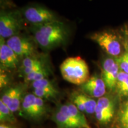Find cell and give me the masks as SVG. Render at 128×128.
<instances>
[{
    "label": "cell",
    "mask_w": 128,
    "mask_h": 128,
    "mask_svg": "<svg viewBox=\"0 0 128 128\" xmlns=\"http://www.w3.org/2000/svg\"><path fill=\"white\" fill-rule=\"evenodd\" d=\"M124 43L125 48H128V26L124 30Z\"/></svg>",
    "instance_id": "cell-26"
},
{
    "label": "cell",
    "mask_w": 128,
    "mask_h": 128,
    "mask_svg": "<svg viewBox=\"0 0 128 128\" xmlns=\"http://www.w3.org/2000/svg\"><path fill=\"white\" fill-rule=\"evenodd\" d=\"M90 38L108 55L114 58L120 56L125 50L124 41L113 32L103 31L96 33Z\"/></svg>",
    "instance_id": "cell-3"
},
{
    "label": "cell",
    "mask_w": 128,
    "mask_h": 128,
    "mask_svg": "<svg viewBox=\"0 0 128 128\" xmlns=\"http://www.w3.org/2000/svg\"><path fill=\"white\" fill-rule=\"evenodd\" d=\"M120 68L114 58H107L102 65V78L106 87L110 90H114L116 88L117 81Z\"/></svg>",
    "instance_id": "cell-6"
},
{
    "label": "cell",
    "mask_w": 128,
    "mask_h": 128,
    "mask_svg": "<svg viewBox=\"0 0 128 128\" xmlns=\"http://www.w3.org/2000/svg\"><path fill=\"white\" fill-rule=\"evenodd\" d=\"M62 77L75 85H82L89 79V69L86 62L79 56L70 57L60 66Z\"/></svg>",
    "instance_id": "cell-2"
},
{
    "label": "cell",
    "mask_w": 128,
    "mask_h": 128,
    "mask_svg": "<svg viewBox=\"0 0 128 128\" xmlns=\"http://www.w3.org/2000/svg\"><path fill=\"white\" fill-rule=\"evenodd\" d=\"M119 124L121 128H128V98L123 103L119 110Z\"/></svg>",
    "instance_id": "cell-19"
},
{
    "label": "cell",
    "mask_w": 128,
    "mask_h": 128,
    "mask_svg": "<svg viewBox=\"0 0 128 128\" xmlns=\"http://www.w3.org/2000/svg\"><path fill=\"white\" fill-rule=\"evenodd\" d=\"M53 118L58 128H81L78 124L72 122L60 110L54 114Z\"/></svg>",
    "instance_id": "cell-14"
},
{
    "label": "cell",
    "mask_w": 128,
    "mask_h": 128,
    "mask_svg": "<svg viewBox=\"0 0 128 128\" xmlns=\"http://www.w3.org/2000/svg\"><path fill=\"white\" fill-rule=\"evenodd\" d=\"M4 38L0 39V62L1 68H16L18 64V56L4 42Z\"/></svg>",
    "instance_id": "cell-11"
},
{
    "label": "cell",
    "mask_w": 128,
    "mask_h": 128,
    "mask_svg": "<svg viewBox=\"0 0 128 128\" xmlns=\"http://www.w3.org/2000/svg\"><path fill=\"white\" fill-rule=\"evenodd\" d=\"M0 128H14L10 124H6V123H1L0 124Z\"/></svg>",
    "instance_id": "cell-27"
},
{
    "label": "cell",
    "mask_w": 128,
    "mask_h": 128,
    "mask_svg": "<svg viewBox=\"0 0 128 128\" xmlns=\"http://www.w3.org/2000/svg\"><path fill=\"white\" fill-rule=\"evenodd\" d=\"M114 113V102L111 97H103L97 102L95 114L96 119L102 124H108Z\"/></svg>",
    "instance_id": "cell-8"
},
{
    "label": "cell",
    "mask_w": 128,
    "mask_h": 128,
    "mask_svg": "<svg viewBox=\"0 0 128 128\" xmlns=\"http://www.w3.org/2000/svg\"><path fill=\"white\" fill-rule=\"evenodd\" d=\"M8 82V79L7 75L1 72V75H0V86H1V88L7 86Z\"/></svg>",
    "instance_id": "cell-25"
},
{
    "label": "cell",
    "mask_w": 128,
    "mask_h": 128,
    "mask_svg": "<svg viewBox=\"0 0 128 128\" xmlns=\"http://www.w3.org/2000/svg\"><path fill=\"white\" fill-rule=\"evenodd\" d=\"M21 28L20 21L12 12H1L0 15V36L10 38L17 35Z\"/></svg>",
    "instance_id": "cell-7"
},
{
    "label": "cell",
    "mask_w": 128,
    "mask_h": 128,
    "mask_svg": "<svg viewBox=\"0 0 128 128\" xmlns=\"http://www.w3.org/2000/svg\"><path fill=\"white\" fill-rule=\"evenodd\" d=\"M68 107L69 108L70 115L72 118L74 120L76 124H79L81 128H91L90 126L88 124V122L86 119L85 115L83 114L74 104H68Z\"/></svg>",
    "instance_id": "cell-13"
},
{
    "label": "cell",
    "mask_w": 128,
    "mask_h": 128,
    "mask_svg": "<svg viewBox=\"0 0 128 128\" xmlns=\"http://www.w3.org/2000/svg\"><path fill=\"white\" fill-rule=\"evenodd\" d=\"M36 98V96L33 94H28L23 97L22 108L23 113L25 116L32 118Z\"/></svg>",
    "instance_id": "cell-15"
},
{
    "label": "cell",
    "mask_w": 128,
    "mask_h": 128,
    "mask_svg": "<svg viewBox=\"0 0 128 128\" xmlns=\"http://www.w3.org/2000/svg\"><path fill=\"white\" fill-rule=\"evenodd\" d=\"M115 60L119 65L120 70L128 74V48H125L124 54Z\"/></svg>",
    "instance_id": "cell-22"
},
{
    "label": "cell",
    "mask_w": 128,
    "mask_h": 128,
    "mask_svg": "<svg viewBox=\"0 0 128 128\" xmlns=\"http://www.w3.org/2000/svg\"><path fill=\"white\" fill-rule=\"evenodd\" d=\"M0 120L1 123H12L16 121L13 112L0 100Z\"/></svg>",
    "instance_id": "cell-17"
},
{
    "label": "cell",
    "mask_w": 128,
    "mask_h": 128,
    "mask_svg": "<svg viewBox=\"0 0 128 128\" xmlns=\"http://www.w3.org/2000/svg\"><path fill=\"white\" fill-rule=\"evenodd\" d=\"M7 44L18 57L33 56L35 53V48L31 40L28 38L18 35L11 37L7 40Z\"/></svg>",
    "instance_id": "cell-5"
},
{
    "label": "cell",
    "mask_w": 128,
    "mask_h": 128,
    "mask_svg": "<svg viewBox=\"0 0 128 128\" xmlns=\"http://www.w3.org/2000/svg\"><path fill=\"white\" fill-rule=\"evenodd\" d=\"M116 89L120 95L128 96V74L120 70Z\"/></svg>",
    "instance_id": "cell-16"
},
{
    "label": "cell",
    "mask_w": 128,
    "mask_h": 128,
    "mask_svg": "<svg viewBox=\"0 0 128 128\" xmlns=\"http://www.w3.org/2000/svg\"><path fill=\"white\" fill-rule=\"evenodd\" d=\"M73 104L80 111L87 114L95 113L97 102L92 97L85 93H75L72 96Z\"/></svg>",
    "instance_id": "cell-12"
},
{
    "label": "cell",
    "mask_w": 128,
    "mask_h": 128,
    "mask_svg": "<svg viewBox=\"0 0 128 128\" xmlns=\"http://www.w3.org/2000/svg\"><path fill=\"white\" fill-rule=\"evenodd\" d=\"M25 18L33 26L44 24L58 20L51 11L41 7H30L24 12Z\"/></svg>",
    "instance_id": "cell-4"
},
{
    "label": "cell",
    "mask_w": 128,
    "mask_h": 128,
    "mask_svg": "<svg viewBox=\"0 0 128 128\" xmlns=\"http://www.w3.org/2000/svg\"><path fill=\"white\" fill-rule=\"evenodd\" d=\"M23 93V90L22 87H11L4 92L1 100L14 113L20 109L21 103H22Z\"/></svg>",
    "instance_id": "cell-10"
},
{
    "label": "cell",
    "mask_w": 128,
    "mask_h": 128,
    "mask_svg": "<svg viewBox=\"0 0 128 128\" xmlns=\"http://www.w3.org/2000/svg\"><path fill=\"white\" fill-rule=\"evenodd\" d=\"M33 26L35 40L45 49H52L64 44L68 36L65 24L58 20Z\"/></svg>",
    "instance_id": "cell-1"
},
{
    "label": "cell",
    "mask_w": 128,
    "mask_h": 128,
    "mask_svg": "<svg viewBox=\"0 0 128 128\" xmlns=\"http://www.w3.org/2000/svg\"><path fill=\"white\" fill-rule=\"evenodd\" d=\"M81 88L84 93L90 97L99 98L105 94L106 86L103 78L94 76L81 85Z\"/></svg>",
    "instance_id": "cell-9"
},
{
    "label": "cell",
    "mask_w": 128,
    "mask_h": 128,
    "mask_svg": "<svg viewBox=\"0 0 128 128\" xmlns=\"http://www.w3.org/2000/svg\"><path fill=\"white\" fill-rule=\"evenodd\" d=\"M46 107L44 104V101L42 98L36 97V100L34 105V108H33V115L32 118H39L44 116V113H46Z\"/></svg>",
    "instance_id": "cell-20"
},
{
    "label": "cell",
    "mask_w": 128,
    "mask_h": 128,
    "mask_svg": "<svg viewBox=\"0 0 128 128\" xmlns=\"http://www.w3.org/2000/svg\"><path fill=\"white\" fill-rule=\"evenodd\" d=\"M32 86L33 88H42V89H50L57 90L54 86V85L49 81L47 78L38 80V81L32 82Z\"/></svg>",
    "instance_id": "cell-23"
},
{
    "label": "cell",
    "mask_w": 128,
    "mask_h": 128,
    "mask_svg": "<svg viewBox=\"0 0 128 128\" xmlns=\"http://www.w3.org/2000/svg\"><path fill=\"white\" fill-rule=\"evenodd\" d=\"M49 71L46 67L40 71L30 73L29 74L24 76V80L26 82H34L46 78L49 76Z\"/></svg>",
    "instance_id": "cell-18"
},
{
    "label": "cell",
    "mask_w": 128,
    "mask_h": 128,
    "mask_svg": "<svg viewBox=\"0 0 128 128\" xmlns=\"http://www.w3.org/2000/svg\"><path fill=\"white\" fill-rule=\"evenodd\" d=\"M42 62H43L42 60L34 57V56L24 58L22 61L20 70H23L24 68L33 66L34 65H37V64H40Z\"/></svg>",
    "instance_id": "cell-24"
},
{
    "label": "cell",
    "mask_w": 128,
    "mask_h": 128,
    "mask_svg": "<svg viewBox=\"0 0 128 128\" xmlns=\"http://www.w3.org/2000/svg\"><path fill=\"white\" fill-rule=\"evenodd\" d=\"M33 94L42 99H49L55 98L58 94V92L57 90L36 88L33 90Z\"/></svg>",
    "instance_id": "cell-21"
}]
</instances>
